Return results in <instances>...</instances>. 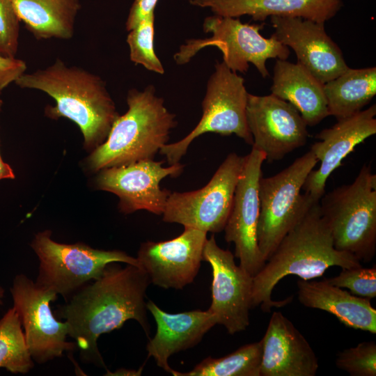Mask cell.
<instances>
[{
    "instance_id": "1",
    "label": "cell",
    "mask_w": 376,
    "mask_h": 376,
    "mask_svg": "<svg viewBox=\"0 0 376 376\" xmlns=\"http://www.w3.org/2000/svg\"><path fill=\"white\" fill-rule=\"evenodd\" d=\"M150 283L141 266L111 263L99 278L58 306L54 315L65 320L68 336L75 340L83 360L104 366L97 348L98 338L121 328L128 320L138 322L146 334H150L146 301Z\"/></svg>"
},
{
    "instance_id": "2",
    "label": "cell",
    "mask_w": 376,
    "mask_h": 376,
    "mask_svg": "<svg viewBox=\"0 0 376 376\" xmlns=\"http://www.w3.org/2000/svg\"><path fill=\"white\" fill-rule=\"evenodd\" d=\"M360 261L334 246L329 228L322 217L319 201L313 202L299 221L283 237L263 269L253 277L251 306L266 313L284 306L292 297L274 301L276 284L288 275L305 281L322 276L331 267H359Z\"/></svg>"
},
{
    "instance_id": "3",
    "label": "cell",
    "mask_w": 376,
    "mask_h": 376,
    "mask_svg": "<svg viewBox=\"0 0 376 376\" xmlns=\"http://www.w3.org/2000/svg\"><path fill=\"white\" fill-rule=\"evenodd\" d=\"M15 83L19 88L40 91L53 98L56 104L47 105L45 115L76 123L85 148L91 152L106 140L119 116L100 77L77 66H68L58 58L45 68L24 72Z\"/></svg>"
},
{
    "instance_id": "4",
    "label": "cell",
    "mask_w": 376,
    "mask_h": 376,
    "mask_svg": "<svg viewBox=\"0 0 376 376\" xmlns=\"http://www.w3.org/2000/svg\"><path fill=\"white\" fill-rule=\"evenodd\" d=\"M128 109L113 123L106 140L91 151L86 162L93 172L154 159L167 143L177 125L175 114L164 105L155 87L130 89L126 98Z\"/></svg>"
},
{
    "instance_id": "5",
    "label": "cell",
    "mask_w": 376,
    "mask_h": 376,
    "mask_svg": "<svg viewBox=\"0 0 376 376\" xmlns=\"http://www.w3.org/2000/svg\"><path fill=\"white\" fill-rule=\"evenodd\" d=\"M336 249L368 263L376 251V175L363 165L354 180L319 201Z\"/></svg>"
},
{
    "instance_id": "6",
    "label": "cell",
    "mask_w": 376,
    "mask_h": 376,
    "mask_svg": "<svg viewBox=\"0 0 376 376\" xmlns=\"http://www.w3.org/2000/svg\"><path fill=\"white\" fill-rule=\"evenodd\" d=\"M318 162L309 150L276 175L260 178L257 235L265 261L311 204L318 201L301 193L307 176Z\"/></svg>"
},
{
    "instance_id": "7",
    "label": "cell",
    "mask_w": 376,
    "mask_h": 376,
    "mask_svg": "<svg viewBox=\"0 0 376 376\" xmlns=\"http://www.w3.org/2000/svg\"><path fill=\"white\" fill-rule=\"evenodd\" d=\"M203 31L210 38L190 39L174 54L178 65H185L201 49L216 47L223 54V62L232 71L244 73L253 64L263 77L269 75L266 62L269 58L286 60L289 48L272 36L266 38L260 33L263 24L242 23L239 19L217 15L207 17Z\"/></svg>"
},
{
    "instance_id": "8",
    "label": "cell",
    "mask_w": 376,
    "mask_h": 376,
    "mask_svg": "<svg viewBox=\"0 0 376 376\" xmlns=\"http://www.w3.org/2000/svg\"><path fill=\"white\" fill-rule=\"evenodd\" d=\"M247 95L244 79L223 61H217L207 81L201 120L186 136L178 141L165 144L159 154L166 157L169 165L178 164L187 153L191 142L208 132L224 136L234 134L252 146L253 137L246 115Z\"/></svg>"
},
{
    "instance_id": "9",
    "label": "cell",
    "mask_w": 376,
    "mask_h": 376,
    "mask_svg": "<svg viewBox=\"0 0 376 376\" xmlns=\"http://www.w3.org/2000/svg\"><path fill=\"white\" fill-rule=\"evenodd\" d=\"M52 232L38 233L31 243L40 265L36 283L52 288L66 299L91 280L100 276L111 263L139 266L136 258L119 250H102L81 243L63 244Z\"/></svg>"
},
{
    "instance_id": "10",
    "label": "cell",
    "mask_w": 376,
    "mask_h": 376,
    "mask_svg": "<svg viewBox=\"0 0 376 376\" xmlns=\"http://www.w3.org/2000/svg\"><path fill=\"white\" fill-rule=\"evenodd\" d=\"M244 162V157L230 153L203 187L170 193L162 214L163 221L207 233L224 230Z\"/></svg>"
},
{
    "instance_id": "11",
    "label": "cell",
    "mask_w": 376,
    "mask_h": 376,
    "mask_svg": "<svg viewBox=\"0 0 376 376\" xmlns=\"http://www.w3.org/2000/svg\"><path fill=\"white\" fill-rule=\"evenodd\" d=\"M10 292L33 361L44 363L76 348V343L66 340L67 322L57 320L51 309L50 302L58 295L55 290L19 274L13 279Z\"/></svg>"
},
{
    "instance_id": "12",
    "label": "cell",
    "mask_w": 376,
    "mask_h": 376,
    "mask_svg": "<svg viewBox=\"0 0 376 376\" xmlns=\"http://www.w3.org/2000/svg\"><path fill=\"white\" fill-rule=\"evenodd\" d=\"M164 162L142 160L102 169L95 178V187L116 195L118 209L124 214L146 210L162 215L171 192L162 189L160 183L169 176H179L185 167L180 162L164 167Z\"/></svg>"
},
{
    "instance_id": "13",
    "label": "cell",
    "mask_w": 376,
    "mask_h": 376,
    "mask_svg": "<svg viewBox=\"0 0 376 376\" xmlns=\"http://www.w3.org/2000/svg\"><path fill=\"white\" fill-rule=\"evenodd\" d=\"M264 161V152L254 148L244 156L232 207L224 229L226 241L235 244L234 256L240 260V265L253 277L263 269L266 262L260 251L257 235L258 184L263 176Z\"/></svg>"
},
{
    "instance_id": "14",
    "label": "cell",
    "mask_w": 376,
    "mask_h": 376,
    "mask_svg": "<svg viewBox=\"0 0 376 376\" xmlns=\"http://www.w3.org/2000/svg\"><path fill=\"white\" fill-rule=\"evenodd\" d=\"M246 115L252 148L264 152L268 162L280 161L306 143L307 125L299 111L272 94L248 93Z\"/></svg>"
},
{
    "instance_id": "15",
    "label": "cell",
    "mask_w": 376,
    "mask_h": 376,
    "mask_svg": "<svg viewBox=\"0 0 376 376\" xmlns=\"http://www.w3.org/2000/svg\"><path fill=\"white\" fill-rule=\"evenodd\" d=\"M234 258L229 250L218 246L214 235L207 239L203 260L212 270V302L207 310L231 335L248 327L252 308L253 276L237 265Z\"/></svg>"
},
{
    "instance_id": "16",
    "label": "cell",
    "mask_w": 376,
    "mask_h": 376,
    "mask_svg": "<svg viewBox=\"0 0 376 376\" xmlns=\"http://www.w3.org/2000/svg\"><path fill=\"white\" fill-rule=\"evenodd\" d=\"M207 239L206 232L185 228L171 240L142 243L136 259L150 283L165 289L180 290L196 276Z\"/></svg>"
},
{
    "instance_id": "17",
    "label": "cell",
    "mask_w": 376,
    "mask_h": 376,
    "mask_svg": "<svg viewBox=\"0 0 376 376\" xmlns=\"http://www.w3.org/2000/svg\"><path fill=\"white\" fill-rule=\"evenodd\" d=\"M272 36L295 52L297 63L322 84L348 69L339 47L327 34L324 23L299 17H271Z\"/></svg>"
},
{
    "instance_id": "18",
    "label": "cell",
    "mask_w": 376,
    "mask_h": 376,
    "mask_svg": "<svg viewBox=\"0 0 376 376\" xmlns=\"http://www.w3.org/2000/svg\"><path fill=\"white\" fill-rule=\"evenodd\" d=\"M376 105L347 118L338 120L330 128L316 134L320 141L314 143L310 150L320 162V167L312 170L307 176L302 189L314 201H319L325 193L326 182L354 148L376 134Z\"/></svg>"
},
{
    "instance_id": "19",
    "label": "cell",
    "mask_w": 376,
    "mask_h": 376,
    "mask_svg": "<svg viewBox=\"0 0 376 376\" xmlns=\"http://www.w3.org/2000/svg\"><path fill=\"white\" fill-rule=\"evenodd\" d=\"M260 376H314L319 368L313 348L281 312L274 311L261 339Z\"/></svg>"
},
{
    "instance_id": "20",
    "label": "cell",
    "mask_w": 376,
    "mask_h": 376,
    "mask_svg": "<svg viewBox=\"0 0 376 376\" xmlns=\"http://www.w3.org/2000/svg\"><path fill=\"white\" fill-rule=\"evenodd\" d=\"M147 308L157 324L156 334L146 346L148 357L172 375L175 370L169 365V357L196 345L217 324L216 318L208 310L170 313L151 300L147 301Z\"/></svg>"
},
{
    "instance_id": "21",
    "label": "cell",
    "mask_w": 376,
    "mask_h": 376,
    "mask_svg": "<svg viewBox=\"0 0 376 376\" xmlns=\"http://www.w3.org/2000/svg\"><path fill=\"white\" fill-rule=\"evenodd\" d=\"M189 3L209 8L214 15L254 20L267 17H299L319 22L328 21L338 12L341 0H189Z\"/></svg>"
},
{
    "instance_id": "22",
    "label": "cell",
    "mask_w": 376,
    "mask_h": 376,
    "mask_svg": "<svg viewBox=\"0 0 376 376\" xmlns=\"http://www.w3.org/2000/svg\"><path fill=\"white\" fill-rule=\"evenodd\" d=\"M297 287L299 301L304 306L331 313L347 327L376 334V310L370 299L324 280L299 279Z\"/></svg>"
},
{
    "instance_id": "23",
    "label": "cell",
    "mask_w": 376,
    "mask_h": 376,
    "mask_svg": "<svg viewBox=\"0 0 376 376\" xmlns=\"http://www.w3.org/2000/svg\"><path fill=\"white\" fill-rule=\"evenodd\" d=\"M271 92L290 103L307 126H315L329 116L323 84L298 63L276 61Z\"/></svg>"
},
{
    "instance_id": "24",
    "label": "cell",
    "mask_w": 376,
    "mask_h": 376,
    "mask_svg": "<svg viewBox=\"0 0 376 376\" xmlns=\"http://www.w3.org/2000/svg\"><path fill=\"white\" fill-rule=\"evenodd\" d=\"M19 19L37 39H70L79 0H12Z\"/></svg>"
},
{
    "instance_id": "25",
    "label": "cell",
    "mask_w": 376,
    "mask_h": 376,
    "mask_svg": "<svg viewBox=\"0 0 376 376\" xmlns=\"http://www.w3.org/2000/svg\"><path fill=\"white\" fill-rule=\"evenodd\" d=\"M329 116L350 117L366 106L376 94V68H348L323 84Z\"/></svg>"
},
{
    "instance_id": "26",
    "label": "cell",
    "mask_w": 376,
    "mask_h": 376,
    "mask_svg": "<svg viewBox=\"0 0 376 376\" xmlns=\"http://www.w3.org/2000/svg\"><path fill=\"white\" fill-rule=\"evenodd\" d=\"M261 340L242 345L220 358L208 357L188 372L175 370L173 376H260Z\"/></svg>"
},
{
    "instance_id": "27",
    "label": "cell",
    "mask_w": 376,
    "mask_h": 376,
    "mask_svg": "<svg viewBox=\"0 0 376 376\" xmlns=\"http://www.w3.org/2000/svg\"><path fill=\"white\" fill-rule=\"evenodd\" d=\"M33 366L20 320L13 307L0 319V368L25 374Z\"/></svg>"
},
{
    "instance_id": "28",
    "label": "cell",
    "mask_w": 376,
    "mask_h": 376,
    "mask_svg": "<svg viewBox=\"0 0 376 376\" xmlns=\"http://www.w3.org/2000/svg\"><path fill=\"white\" fill-rule=\"evenodd\" d=\"M128 32L127 43L130 49V60L148 70L164 74V68L154 47L155 12L143 18Z\"/></svg>"
},
{
    "instance_id": "29",
    "label": "cell",
    "mask_w": 376,
    "mask_h": 376,
    "mask_svg": "<svg viewBox=\"0 0 376 376\" xmlns=\"http://www.w3.org/2000/svg\"><path fill=\"white\" fill-rule=\"evenodd\" d=\"M336 366L351 376L376 375V343L365 341L338 354Z\"/></svg>"
},
{
    "instance_id": "30",
    "label": "cell",
    "mask_w": 376,
    "mask_h": 376,
    "mask_svg": "<svg viewBox=\"0 0 376 376\" xmlns=\"http://www.w3.org/2000/svg\"><path fill=\"white\" fill-rule=\"evenodd\" d=\"M328 283L350 290L354 295L371 299L376 297V267H363L362 265L351 268H342L334 277L324 279Z\"/></svg>"
},
{
    "instance_id": "31",
    "label": "cell",
    "mask_w": 376,
    "mask_h": 376,
    "mask_svg": "<svg viewBox=\"0 0 376 376\" xmlns=\"http://www.w3.org/2000/svg\"><path fill=\"white\" fill-rule=\"evenodd\" d=\"M19 19L12 0H0V55L15 57L19 45Z\"/></svg>"
},
{
    "instance_id": "32",
    "label": "cell",
    "mask_w": 376,
    "mask_h": 376,
    "mask_svg": "<svg viewBox=\"0 0 376 376\" xmlns=\"http://www.w3.org/2000/svg\"><path fill=\"white\" fill-rule=\"evenodd\" d=\"M26 63L15 57L0 55V93L23 75L26 70Z\"/></svg>"
},
{
    "instance_id": "33",
    "label": "cell",
    "mask_w": 376,
    "mask_h": 376,
    "mask_svg": "<svg viewBox=\"0 0 376 376\" xmlns=\"http://www.w3.org/2000/svg\"><path fill=\"white\" fill-rule=\"evenodd\" d=\"M157 1L158 0H134L126 20V30H132L143 18L155 12Z\"/></svg>"
},
{
    "instance_id": "34",
    "label": "cell",
    "mask_w": 376,
    "mask_h": 376,
    "mask_svg": "<svg viewBox=\"0 0 376 376\" xmlns=\"http://www.w3.org/2000/svg\"><path fill=\"white\" fill-rule=\"evenodd\" d=\"M15 174L11 167L3 162L0 153V180L3 179H13Z\"/></svg>"
},
{
    "instance_id": "35",
    "label": "cell",
    "mask_w": 376,
    "mask_h": 376,
    "mask_svg": "<svg viewBox=\"0 0 376 376\" xmlns=\"http://www.w3.org/2000/svg\"><path fill=\"white\" fill-rule=\"evenodd\" d=\"M143 367L138 370H127L125 368L118 369L115 373L109 372L106 375H140L142 373Z\"/></svg>"
},
{
    "instance_id": "36",
    "label": "cell",
    "mask_w": 376,
    "mask_h": 376,
    "mask_svg": "<svg viewBox=\"0 0 376 376\" xmlns=\"http://www.w3.org/2000/svg\"><path fill=\"white\" fill-rule=\"evenodd\" d=\"M5 290L0 285V306L3 304V297H4Z\"/></svg>"
},
{
    "instance_id": "37",
    "label": "cell",
    "mask_w": 376,
    "mask_h": 376,
    "mask_svg": "<svg viewBox=\"0 0 376 376\" xmlns=\"http://www.w3.org/2000/svg\"><path fill=\"white\" fill-rule=\"evenodd\" d=\"M2 104H3V101H2L1 98V93H0V111H1V109Z\"/></svg>"
}]
</instances>
